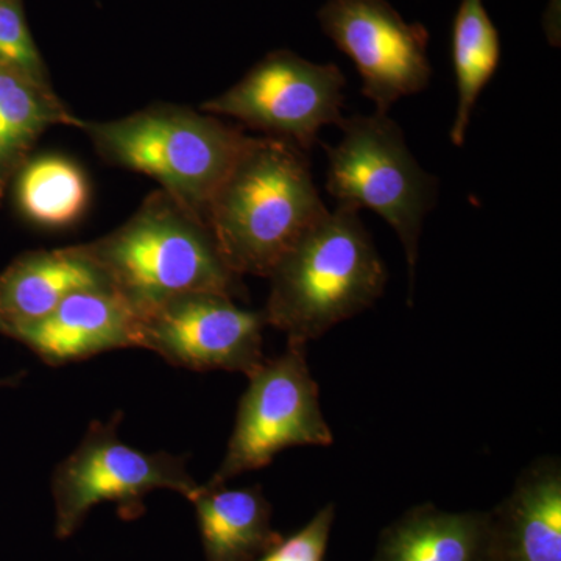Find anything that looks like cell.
I'll list each match as a JSON object with an SVG mask.
<instances>
[{
  "mask_svg": "<svg viewBox=\"0 0 561 561\" xmlns=\"http://www.w3.org/2000/svg\"><path fill=\"white\" fill-rule=\"evenodd\" d=\"M0 66L20 73L46 94L57 95L20 5L14 0H0Z\"/></svg>",
  "mask_w": 561,
  "mask_h": 561,
  "instance_id": "19",
  "label": "cell"
},
{
  "mask_svg": "<svg viewBox=\"0 0 561 561\" xmlns=\"http://www.w3.org/2000/svg\"><path fill=\"white\" fill-rule=\"evenodd\" d=\"M265 323L308 343L382 297L387 268L359 209H328L275 265Z\"/></svg>",
  "mask_w": 561,
  "mask_h": 561,
  "instance_id": "2",
  "label": "cell"
},
{
  "mask_svg": "<svg viewBox=\"0 0 561 561\" xmlns=\"http://www.w3.org/2000/svg\"><path fill=\"white\" fill-rule=\"evenodd\" d=\"M22 157L21 151L14 146L2 117H0V186H2L3 176L7 175L11 165Z\"/></svg>",
  "mask_w": 561,
  "mask_h": 561,
  "instance_id": "21",
  "label": "cell"
},
{
  "mask_svg": "<svg viewBox=\"0 0 561 561\" xmlns=\"http://www.w3.org/2000/svg\"><path fill=\"white\" fill-rule=\"evenodd\" d=\"M373 561H491L490 512L416 505L383 529Z\"/></svg>",
  "mask_w": 561,
  "mask_h": 561,
  "instance_id": "15",
  "label": "cell"
},
{
  "mask_svg": "<svg viewBox=\"0 0 561 561\" xmlns=\"http://www.w3.org/2000/svg\"><path fill=\"white\" fill-rule=\"evenodd\" d=\"M84 245L111 287L140 317L190 291L231 298L245 294L208 225L164 191L149 195L122 227Z\"/></svg>",
  "mask_w": 561,
  "mask_h": 561,
  "instance_id": "3",
  "label": "cell"
},
{
  "mask_svg": "<svg viewBox=\"0 0 561 561\" xmlns=\"http://www.w3.org/2000/svg\"><path fill=\"white\" fill-rule=\"evenodd\" d=\"M345 87L339 66L317 65L294 51L275 50L230 90L203 103L202 110L309 151L321 128L345 119Z\"/></svg>",
  "mask_w": 561,
  "mask_h": 561,
  "instance_id": "8",
  "label": "cell"
},
{
  "mask_svg": "<svg viewBox=\"0 0 561 561\" xmlns=\"http://www.w3.org/2000/svg\"><path fill=\"white\" fill-rule=\"evenodd\" d=\"M327 210L306 151L264 136L247 138L214 192L205 221L236 275L268 278L280 257Z\"/></svg>",
  "mask_w": 561,
  "mask_h": 561,
  "instance_id": "1",
  "label": "cell"
},
{
  "mask_svg": "<svg viewBox=\"0 0 561 561\" xmlns=\"http://www.w3.org/2000/svg\"><path fill=\"white\" fill-rule=\"evenodd\" d=\"M206 561H256L283 541L261 485L228 489L205 483L191 500Z\"/></svg>",
  "mask_w": 561,
  "mask_h": 561,
  "instance_id": "14",
  "label": "cell"
},
{
  "mask_svg": "<svg viewBox=\"0 0 561 561\" xmlns=\"http://www.w3.org/2000/svg\"><path fill=\"white\" fill-rule=\"evenodd\" d=\"M81 130L103 161L158 181L161 191L203 221L214 192L249 138L213 114L173 105L83 122Z\"/></svg>",
  "mask_w": 561,
  "mask_h": 561,
  "instance_id": "4",
  "label": "cell"
},
{
  "mask_svg": "<svg viewBox=\"0 0 561 561\" xmlns=\"http://www.w3.org/2000/svg\"><path fill=\"white\" fill-rule=\"evenodd\" d=\"M308 343L287 341L278 357L249 376L236 413L227 454L209 483L225 485L261 470L291 446H330L332 431L320 405L319 383L309 370Z\"/></svg>",
  "mask_w": 561,
  "mask_h": 561,
  "instance_id": "7",
  "label": "cell"
},
{
  "mask_svg": "<svg viewBox=\"0 0 561 561\" xmlns=\"http://www.w3.org/2000/svg\"><path fill=\"white\" fill-rule=\"evenodd\" d=\"M335 505H324L305 527L256 561H323L330 542Z\"/></svg>",
  "mask_w": 561,
  "mask_h": 561,
  "instance_id": "20",
  "label": "cell"
},
{
  "mask_svg": "<svg viewBox=\"0 0 561 561\" xmlns=\"http://www.w3.org/2000/svg\"><path fill=\"white\" fill-rule=\"evenodd\" d=\"M265 324L262 311L241 308L234 298L190 291L169 298L140 317V348L187 370L250 376L265 360Z\"/></svg>",
  "mask_w": 561,
  "mask_h": 561,
  "instance_id": "10",
  "label": "cell"
},
{
  "mask_svg": "<svg viewBox=\"0 0 561 561\" xmlns=\"http://www.w3.org/2000/svg\"><path fill=\"white\" fill-rule=\"evenodd\" d=\"M16 198L22 214L32 224L62 230L87 213L90 181L76 161L57 153L39 154L21 169Z\"/></svg>",
  "mask_w": 561,
  "mask_h": 561,
  "instance_id": "17",
  "label": "cell"
},
{
  "mask_svg": "<svg viewBox=\"0 0 561 561\" xmlns=\"http://www.w3.org/2000/svg\"><path fill=\"white\" fill-rule=\"evenodd\" d=\"M0 117L14 146L24 154L44 131L55 125L81 128L58 95L46 94L20 73L0 66Z\"/></svg>",
  "mask_w": 561,
  "mask_h": 561,
  "instance_id": "18",
  "label": "cell"
},
{
  "mask_svg": "<svg viewBox=\"0 0 561 561\" xmlns=\"http://www.w3.org/2000/svg\"><path fill=\"white\" fill-rule=\"evenodd\" d=\"M24 378V373H20L16 376H10V378L0 379V387H14L21 382V379Z\"/></svg>",
  "mask_w": 561,
  "mask_h": 561,
  "instance_id": "22",
  "label": "cell"
},
{
  "mask_svg": "<svg viewBox=\"0 0 561 561\" xmlns=\"http://www.w3.org/2000/svg\"><path fill=\"white\" fill-rule=\"evenodd\" d=\"M122 419L124 413L117 411L108 421H92L80 445L55 468L51 496L60 540L72 537L102 502H113L122 518L131 522L146 512L151 491L172 490L186 500L197 491L186 457L133 448L117 432Z\"/></svg>",
  "mask_w": 561,
  "mask_h": 561,
  "instance_id": "6",
  "label": "cell"
},
{
  "mask_svg": "<svg viewBox=\"0 0 561 561\" xmlns=\"http://www.w3.org/2000/svg\"><path fill=\"white\" fill-rule=\"evenodd\" d=\"M103 287L110 280L87 245L24 253L0 275V334L14 339L70 295Z\"/></svg>",
  "mask_w": 561,
  "mask_h": 561,
  "instance_id": "12",
  "label": "cell"
},
{
  "mask_svg": "<svg viewBox=\"0 0 561 561\" xmlns=\"http://www.w3.org/2000/svg\"><path fill=\"white\" fill-rule=\"evenodd\" d=\"M324 35L359 70L376 113L430 87V32L402 20L387 0H328L317 13Z\"/></svg>",
  "mask_w": 561,
  "mask_h": 561,
  "instance_id": "9",
  "label": "cell"
},
{
  "mask_svg": "<svg viewBox=\"0 0 561 561\" xmlns=\"http://www.w3.org/2000/svg\"><path fill=\"white\" fill-rule=\"evenodd\" d=\"M500 60V33L486 13L483 0H461L453 25L457 110L449 136L454 146H463L476 102L496 73Z\"/></svg>",
  "mask_w": 561,
  "mask_h": 561,
  "instance_id": "16",
  "label": "cell"
},
{
  "mask_svg": "<svg viewBox=\"0 0 561 561\" xmlns=\"http://www.w3.org/2000/svg\"><path fill=\"white\" fill-rule=\"evenodd\" d=\"M51 367L106 351L140 348V316L111 287L77 291L14 335Z\"/></svg>",
  "mask_w": 561,
  "mask_h": 561,
  "instance_id": "11",
  "label": "cell"
},
{
  "mask_svg": "<svg viewBox=\"0 0 561 561\" xmlns=\"http://www.w3.org/2000/svg\"><path fill=\"white\" fill-rule=\"evenodd\" d=\"M337 146L328 154L327 191L337 205L375 210L404 247L412 300L424 217L437 201L438 183L413 158L400 125L387 114L351 116L339 125Z\"/></svg>",
  "mask_w": 561,
  "mask_h": 561,
  "instance_id": "5",
  "label": "cell"
},
{
  "mask_svg": "<svg viewBox=\"0 0 561 561\" xmlns=\"http://www.w3.org/2000/svg\"><path fill=\"white\" fill-rule=\"evenodd\" d=\"M491 561H561V463L541 457L490 512Z\"/></svg>",
  "mask_w": 561,
  "mask_h": 561,
  "instance_id": "13",
  "label": "cell"
}]
</instances>
